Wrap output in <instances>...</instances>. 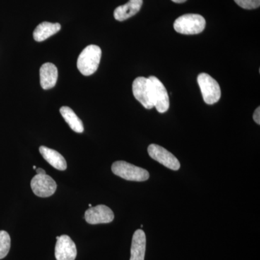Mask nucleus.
<instances>
[{"label": "nucleus", "mask_w": 260, "mask_h": 260, "mask_svg": "<svg viewBox=\"0 0 260 260\" xmlns=\"http://www.w3.org/2000/svg\"><path fill=\"white\" fill-rule=\"evenodd\" d=\"M85 219L87 223L95 224L109 223L114 219V214L111 208L104 205L91 207L85 213Z\"/></svg>", "instance_id": "nucleus-9"}, {"label": "nucleus", "mask_w": 260, "mask_h": 260, "mask_svg": "<svg viewBox=\"0 0 260 260\" xmlns=\"http://www.w3.org/2000/svg\"><path fill=\"white\" fill-rule=\"evenodd\" d=\"M55 246V257L56 260H75L76 258V245L68 235L56 237Z\"/></svg>", "instance_id": "nucleus-10"}, {"label": "nucleus", "mask_w": 260, "mask_h": 260, "mask_svg": "<svg viewBox=\"0 0 260 260\" xmlns=\"http://www.w3.org/2000/svg\"><path fill=\"white\" fill-rule=\"evenodd\" d=\"M30 186L34 194L39 198H49L55 193L56 183L47 174H37L32 178Z\"/></svg>", "instance_id": "nucleus-6"}, {"label": "nucleus", "mask_w": 260, "mask_h": 260, "mask_svg": "<svg viewBox=\"0 0 260 260\" xmlns=\"http://www.w3.org/2000/svg\"><path fill=\"white\" fill-rule=\"evenodd\" d=\"M253 119L254 121L257 124H260V107H258L257 109L254 111V115H253Z\"/></svg>", "instance_id": "nucleus-19"}, {"label": "nucleus", "mask_w": 260, "mask_h": 260, "mask_svg": "<svg viewBox=\"0 0 260 260\" xmlns=\"http://www.w3.org/2000/svg\"><path fill=\"white\" fill-rule=\"evenodd\" d=\"M112 171L115 175L127 181H145L150 177L148 171L124 160L114 162Z\"/></svg>", "instance_id": "nucleus-3"}, {"label": "nucleus", "mask_w": 260, "mask_h": 260, "mask_svg": "<svg viewBox=\"0 0 260 260\" xmlns=\"http://www.w3.org/2000/svg\"><path fill=\"white\" fill-rule=\"evenodd\" d=\"M143 0H129L125 5L116 8L114 12V18L118 21H124L136 15L143 5Z\"/></svg>", "instance_id": "nucleus-13"}, {"label": "nucleus", "mask_w": 260, "mask_h": 260, "mask_svg": "<svg viewBox=\"0 0 260 260\" xmlns=\"http://www.w3.org/2000/svg\"><path fill=\"white\" fill-rule=\"evenodd\" d=\"M102 51L96 45H89L85 48L78 56L77 67L80 73L85 76H90L99 68L102 59Z\"/></svg>", "instance_id": "nucleus-1"}, {"label": "nucleus", "mask_w": 260, "mask_h": 260, "mask_svg": "<svg viewBox=\"0 0 260 260\" xmlns=\"http://www.w3.org/2000/svg\"><path fill=\"white\" fill-rule=\"evenodd\" d=\"M34 169H35V170L37 169V167H36L35 166H34Z\"/></svg>", "instance_id": "nucleus-22"}, {"label": "nucleus", "mask_w": 260, "mask_h": 260, "mask_svg": "<svg viewBox=\"0 0 260 260\" xmlns=\"http://www.w3.org/2000/svg\"><path fill=\"white\" fill-rule=\"evenodd\" d=\"M61 116L64 118L65 121L69 124L70 127L73 131L77 133H83L84 126L83 121L77 116V114L73 112V109L68 107H62L60 108Z\"/></svg>", "instance_id": "nucleus-16"}, {"label": "nucleus", "mask_w": 260, "mask_h": 260, "mask_svg": "<svg viewBox=\"0 0 260 260\" xmlns=\"http://www.w3.org/2000/svg\"><path fill=\"white\" fill-rule=\"evenodd\" d=\"M172 1L174 2V3H185L186 0H172Z\"/></svg>", "instance_id": "nucleus-21"}, {"label": "nucleus", "mask_w": 260, "mask_h": 260, "mask_svg": "<svg viewBox=\"0 0 260 260\" xmlns=\"http://www.w3.org/2000/svg\"><path fill=\"white\" fill-rule=\"evenodd\" d=\"M206 25L205 19L198 14L181 15L174 23V30L184 35H195L204 30Z\"/></svg>", "instance_id": "nucleus-2"}, {"label": "nucleus", "mask_w": 260, "mask_h": 260, "mask_svg": "<svg viewBox=\"0 0 260 260\" xmlns=\"http://www.w3.org/2000/svg\"><path fill=\"white\" fill-rule=\"evenodd\" d=\"M198 83L205 104L213 105L220 100L221 96L220 85L210 75L201 73L198 75Z\"/></svg>", "instance_id": "nucleus-4"}, {"label": "nucleus", "mask_w": 260, "mask_h": 260, "mask_svg": "<svg viewBox=\"0 0 260 260\" xmlns=\"http://www.w3.org/2000/svg\"><path fill=\"white\" fill-rule=\"evenodd\" d=\"M11 246L9 234L5 231H0V259L8 255Z\"/></svg>", "instance_id": "nucleus-17"}, {"label": "nucleus", "mask_w": 260, "mask_h": 260, "mask_svg": "<svg viewBox=\"0 0 260 260\" xmlns=\"http://www.w3.org/2000/svg\"><path fill=\"white\" fill-rule=\"evenodd\" d=\"M241 8L246 10H253L259 8L260 0H234Z\"/></svg>", "instance_id": "nucleus-18"}, {"label": "nucleus", "mask_w": 260, "mask_h": 260, "mask_svg": "<svg viewBox=\"0 0 260 260\" xmlns=\"http://www.w3.org/2000/svg\"><path fill=\"white\" fill-rule=\"evenodd\" d=\"M133 95L146 109L154 107L148 78L138 77L133 83Z\"/></svg>", "instance_id": "nucleus-8"}, {"label": "nucleus", "mask_w": 260, "mask_h": 260, "mask_svg": "<svg viewBox=\"0 0 260 260\" xmlns=\"http://www.w3.org/2000/svg\"><path fill=\"white\" fill-rule=\"evenodd\" d=\"M36 170H37V174H46L45 171L44 169H41V168H39V169H37Z\"/></svg>", "instance_id": "nucleus-20"}, {"label": "nucleus", "mask_w": 260, "mask_h": 260, "mask_svg": "<svg viewBox=\"0 0 260 260\" xmlns=\"http://www.w3.org/2000/svg\"><path fill=\"white\" fill-rule=\"evenodd\" d=\"M148 80L150 81V91L154 107H155L159 113L162 114L167 112L170 105L167 88L156 77L150 76Z\"/></svg>", "instance_id": "nucleus-5"}, {"label": "nucleus", "mask_w": 260, "mask_h": 260, "mask_svg": "<svg viewBox=\"0 0 260 260\" xmlns=\"http://www.w3.org/2000/svg\"><path fill=\"white\" fill-rule=\"evenodd\" d=\"M39 151L42 154L43 158L45 159L51 167L59 171L66 170L68 167L66 160L59 152L46 146H41L39 148Z\"/></svg>", "instance_id": "nucleus-14"}, {"label": "nucleus", "mask_w": 260, "mask_h": 260, "mask_svg": "<svg viewBox=\"0 0 260 260\" xmlns=\"http://www.w3.org/2000/svg\"><path fill=\"white\" fill-rule=\"evenodd\" d=\"M61 29L59 23H52L49 22H43L39 24L34 31V39L36 42H42L52 37Z\"/></svg>", "instance_id": "nucleus-15"}, {"label": "nucleus", "mask_w": 260, "mask_h": 260, "mask_svg": "<svg viewBox=\"0 0 260 260\" xmlns=\"http://www.w3.org/2000/svg\"><path fill=\"white\" fill-rule=\"evenodd\" d=\"M146 250V236L141 229L134 233L131 246L130 260H144Z\"/></svg>", "instance_id": "nucleus-12"}, {"label": "nucleus", "mask_w": 260, "mask_h": 260, "mask_svg": "<svg viewBox=\"0 0 260 260\" xmlns=\"http://www.w3.org/2000/svg\"><path fill=\"white\" fill-rule=\"evenodd\" d=\"M148 152L150 158L160 162L168 169L174 171H178L180 169V162L176 156L160 145L156 144L149 145Z\"/></svg>", "instance_id": "nucleus-7"}, {"label": "nucleus", "mask_w": 260, "mask_h": 260, "mask_svg": "<svg viewBox=\"0 0 260 260\" xmlns=\"http://www.w3.org/2000/svg\"><path fill=\"white\" fill-rule=\"evenodd\" d=\"M89 207H90V208H91L92 205L91 204H89Z\"/></svg>", "instance_id": "nucleus-23"}, {"label": "nucleus", "mask_w": 260, "mask_h": 260, "mask_svg": "<svg viewBox=\"0 0 260 260\" xmlns=\"http://www.w3.org/2000/svg\"><path fill=\"white\" fill-rule=\"evenodd\" d=\"M58 78V70L52 63H45L41 67L40 83L44 90H49L55 86Z\"/></svg>", "instance_id": "nucleus-11"}]
</instances>
